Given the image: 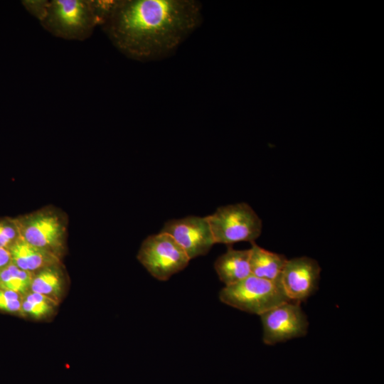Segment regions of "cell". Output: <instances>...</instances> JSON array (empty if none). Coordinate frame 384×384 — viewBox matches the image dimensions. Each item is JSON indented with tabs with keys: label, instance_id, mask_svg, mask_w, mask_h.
Returning a JSON list of instances; mask_svg holds the SVG:
<instances>
[{
	"label": "cell",
	"instance_id": "cell-1",
	"mask_svg": "<svg viewBox=\"0 0 384 384\" xmlns=\"http://www.w3.org/2000/svg\"><path fill=\"white\" fill-rule=\"evenodd\" d=\"M194 0H116L100 26L113 46L134 60L169 56L201 24Z\"/></svg>",
	"mask_w": 384,
	"mask_h": 384
},
{
	"label": "cell",
	"instance_id": "cell-2",
	"mask_svg": "<svg viewBox=\"0 0 384 384\" xmlns=\"http://www.w3.org/2000/svg\"><path fill=\"white\" fill-rule=\"evenodd\" d=\"M53 36L69 41L89 38L102 23L95 0H50L39 21Z\"/></svg>",
	"mask_w": 384,
	"mask_h": 384
},
{
	"label": "cell",
	"instance_id": "cell-3",
	"mask_svg": "<svg viewBox=\"0 0 384 384\" xmlns=\"http://www.w3.org/2000/svg\"><path fill=\"white\" fill-rule=\"evenodd\" d=\"M219 298L227 305L259 316L290 301L284 293L280 280L270 281L252 274L223 287L220 292Z\"/></svg>",
	"mask_w": 384,
	"mask_h": 384
},
{
	"label": "cell",
	"instance_id": "cell-4",
	"mask_svg": "<svg viewBox=\"0 0 384 384\" xmlns=\"http://www.w3.org/2000/svg\"><path fill=\"white\" fill-rule=\"evenodd\" d=\"M206 219L215 243L253 242L262 233L261 219L246 203L220 207L214 213L206 216Z\"/></svg>",
	"mask_w": 384,
	"mask_h": 384
},
{
	"label": "cell",
	"instance_id": "cell-5",
	"mask_svg": "<svg viewBox=\"0 0 384 384\" xmlns=\"http://www.w3.org/2000/svg\"><path fill=\"white\" fill-rule=\"evenodd\" d=\"M16 219L23 240L61 259L65 250L67 225L60 212L47 208Z\"/></svg>",
	"mask_w": 384,
	"mask_h": 384
},
{
	"label": "cell",
	"instance_id": "cell-6",
	"mask_svg": "<svg viewBox=\"0 0 384 384\" xmlns=\"http://www.w3.org/2000/svg\"><path fill=\"white\" fill-rule=\"evenodd\" d=\"M137 259L154 278L161 281L167 280L183 270L190 260L174 239L161 232L143 241Z\"/></svg>",
	"mask_w": 384,
	"mask_h": 384
},
{
	"label": "cell",
	"instance_id": "cell-7",
	"mask_svg": "<svg viewBox=\"0 0 384 384\" xmlns=\"http://www.w3.org/2000/svg\"><path fill=\"white\" fill-rule=\"evenodd\" d=\"M262 341L274 345L306 335L309 322L300 306V302L288 301L260 316Z\"/></svg>",
	"mask_w": 384,
	"mask_h": 384
},
{
	"label": "cell",
	"instance_id": "cell-8",
	"mask_svg": "<svg viewBox=\"0 0 384 384\" xmlns=\"http://www.w3.org/2000/svg\"><path fill=\"white\" fill-rule=\"evenodd\" d=\"M171 236L190 260L204 255L215 244L206 217L188 216L167 221L161 230Z\"/></svg>",
	"mask_w": 384,
	"mask_h": 384
},
{
	"label": "cell",
	"instance_id": "cell-9",
	"mask_svg": "<svg viewBox=\"0 0 384 384\" xmlns=\"http://www.w3.org/2000/svg\"><path fill=\"white\" fill-rule=\"evenodd\" d=\"M321 267L315 260L299 257L287 260L280 282L290 301L306 300L318 288Z\"/></svg>",
	"mask_w": 384,
	"mask_h": 384
},
{
	"label": "cell",
	"instance_id": "cell-10",
	"mask_svg": "<svg viewBox=\"0 0 384 384\" xmlns=\"http://www.w3.org/2000/svg\"><path fill=\"white\" fill-rule=\"evenodd\" d=\"M11 262L18 268L34 273L46 267L61 263L55 255L33 246L21 237L9 250Z\"/></svg>",
	"mask_w": 384,
	"mask_h": 384
},
{
	"label": "cell",
	"instance_id": "cell-11",
	"mask_svg": "<svg viewBox=\"0 0 384 384\" xmlns=\"http://www.w3.org/2000/svg\"><path fill=\"white\" fill-rule=\"evenodd\" d=\"M250 250L229 248L218 257L214 263L215 270L225 286L240 282L251 275L250 265Z\"/></svg>",
	"mask_w": 384,
	"mask_h": 384
},
{
	"label": "cell",
	"instance_id": "cell-12",
	"mask_svg": "<svg viewBox=\"0 0 384 384\" xmlns=\"http://www.w3.org/2000/svg\"><path fill=\"white\" fill-rule=\"evenodd\" d=\"M66 277L61 263L33 273L31 291L45 295L60 304L66 289Z\"/></svg>",
	"mask_w": 384,
	"mask_h": 384
},
{
	"label": "cell",
	"instance_id": "cell-13",
	"mask_svg": "<svg viewBox=\"0 0 384 384\" xmlns=\"http://www.w3.org/2000/svg\"><path fill=\"white\" fill-rule=\"evenodd\" d=\"M250 265L251 274L270 281H279L287 259L283 255L265 250L251 242Z\"/></svg>",
	"mask_w": 384,
	"mask_h": 384
},
{
	"label": "cell",
	"instance_id": "cell-14",
	"mask_svg": "<svg viewBox=\"0 0 384 384\" xmlns=\"http://www.w3.org/2000/svg\"><path fill=\"white\" fill-rule=\"evenodd\" d=\"M59 304L50 298L29 291L22 297L21 310L23 318L43 320L52 317Z\"/></svg>",
	"mask_w": 384,
	"mask_h": 384
},
{
	"label": "cell",
	"instance_id": "cell-15",
	"mask_svg": "<svg viewBox=\"0 0 384 384\" xmlns=\"http://www.w3.org/2000/svg\"><path fill=\"white\" fill-rule=\"evenodd\" d=\"M33 273L23 270L11 262L0 270V288L23 296L31 291Z\"/></svg>",
	"mask_w": 384,
	"mask_h": 384
},
{
	"label": "cell",
	"instance_id": "cell-16",
	"mask_svg": "<svg viewBox=\"0 0 384 384\" xmlns=\"http://www.w3.org/2000/svg\"><path fill=\"white\" fill-rule=\"evenodd\" d=\"M21 238L16 219H0V247L9 248Z\"/></svg>",
	"mask_w": 384,
	"mask_h": 384
},
{
	"label": "cell",
	"instance_id": "cell-17",
	"mask_svg": "<svg viewBox=\"0 0 384 384\" xmlns=\"http://www.w3.org/2000/svg\"><path fill=\"white\" fill-rule=\"evenodd\" d=\"M22 295L0 288V311L23 317L21 310Z\"/></svg>",
	"mask_w": 384,
	"mask_h": 384
},
{
	"label": "cell",
	"instance_id": "cell-18",
	"mask_svg": "<svg viewBox=\"0 0 384 384\" xmlns=\"http://www.w3.org/2000/svg\"><path fill=\"white\" fill-rule=\"evenodd\" d=\"M48 3V0H26L22 1L25 9L39 21L46 13Z\"/></svg>",
	"mask_w": 384,
	"mask_h": 384
},
{
	"label": "cell",
	"instance_id": "cell-19",
	"mask_svg": "<svg viewBox=\"0 0 384 384\" xmlns=\"http://www.w3.org/2000/svg\"><path fill=\"white\" fill-rule=\"evenodd\" d=\"M11 262L9 251L0 247V270Z\"/></svg>",
	"mask_w": 384,
	"mask_h": 384
}]
</instances>
